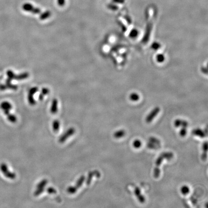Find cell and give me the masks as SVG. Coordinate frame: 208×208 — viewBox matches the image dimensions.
<instances>
[{"mask_svg":"<svg viewBox=\"0 0 208 208\" xmlns=\"http://www.w3.org/2000/svg\"><path fill=\"white\" fill-rule=\"evenodd\" d=\"M173 154L172 152H165L161 153V154L158 157L156 161L155 168L154 169L153 176L155 178H158L160 176V167L161 164L163 163L164 159H167L168 160L172 159L173 158Z\"/></svg>","mask_w":208,"mask_h":208,"instance_id":"cell-1","label":"cell"},{"mask_svg":"<svg viewBox=\"0 0 208 208\" xmlns=\"http://www.w3.org/2000/svg\"><path fill=\"white\" fill-rule=\"evenodd\" d=\"M0 170L1 171L3 175L8 179L14 180L16 178V174L13 172L10 171L7 164L5 163H2L1 164Z\"/></svg>","mask_w":208,"mask_h":208,"instance_id":"cell-2","label":"cell"},{"mask_svg":"<svg viewBox=\"0 0 208 208\" xmlns=\"http://www.w3.org/2000/svg\"><path fill=\"white\" fill-rule=\"evenodd\" d=\"M86 179V177L84 176H82L80 177V178L78 180L76 183V185L74 186H69L67 189V192L68 193L70 194H74L78 190L79 188L82 186V185L84 183Z\"/></svg>","mask_w":208,"mask_h":208,"instance_id":"cell-3","label":"cell"},{"mask_svg":"<svg viewBox=\"0 0 208 208\" xmlns=\"http://www.w3.org/2000/svg\"><path fill=\"white\" fill-rule=\"evenodd\" d=\"M75 129L74 128L71 127L63 135H62L60 137L59 139V142L60 143H63L64 142L67 140L68 138L69 137L72 136L75 133Z\"/></svg>","mask_w":208,"mask_h":208,"instance_id":"cell-4","label":"cell"},{"mask_svg":"<svg viewBox=\"0 0 208 208\" xmlns=\"http://www.w3.org/2000/svg\"><path fill=\"white\" fill-rule=\"evenodd\" d=\"M0 107L4 111L5 114L7 116L10 114V111L12 109L13 106L10 102L4 101L0 105Z\"/></svg>","mask_w":208,"mask_h":208,"instance_id":"cell-5","label":"cell"},{"mask_svg":"<svg viewBox=\"0 0 208 208\" xmlns=\"http://www.w3.org/2000/svg\"><path fill=\"white\" fill-rule=\"evenodd\" d=\"M160 111V109L159 108L157 107V108H155L154 109L152 110L151 112H150L146 118V122L149 123L153 121L154 119L157 116V115L159 113Z\"/></svg>","mask_w":208,"mask_h":208,"instance_id":"cell-6","label":"cell"},{"mask_svg":"<svg viewBox=\"0 0 208 208\" xmlns=\"http://www.w3.org/2000/svg\"><path fill=\"white\" fill-rule=\"evenodd\" d=\"M94 176H96L97 178H100L101 176V173L99 171L97 170H95V171H91V172H89L88 174V177L86 180V184L87 185H89L91 184L92 180V178Z\"/></svg>","mask_w":208,"mask_h":208,"instance_id":"cell-7","label":"cell"},{"mask_svg":"<svg viewBox=\"0 0 208 208\" xmlns=\"http://www.w3.org/2000/svg\"><path fill=\"white\" fill-rule=\"evenodd\" d=\"M134 192H135V195L136 196V198L138 199V201L139 202L142 203H143L145 202L146 199H145L144 196L141 194L140 189L139 187H136L135 188V191H134Z\"/></svg>","mask_w":208,"mask_h":208,"instance_id":"cell-8","label":"cell"},{"mask_svg":"<svg viewBox=\"0 0 208 208\" xmlns=\"http://www.w3.org/2000/svg\"><path fill=\"white\" fill-rule=\"evenodd\" d=\"M174 125L176 128H179V127H187L188 125V123L187 121L184 119H176L174 122Z\"/></svg>","mask_w":208,"mask_h":208,"instance_id":"cell-9","label":"cell"},{"mask_svg":"<svg viewBox=\"0 0 208 208\" xmlns=\"http://www.w3.org/2000/svg\"><path fill=\"white\" fill-rule=\"evenodd\" d=\"M191 133L194 136H199L200 137H201V138H204L206 136V134L200 128L195 129L194 130H192Z\"/></svg>","mask_w":208,"mask_h":208,"instance_id":"cell-10","label":"cell"},{"mask_svg":"<svg viewBox=\"0 0 208 208\" xmlns=\"http://www.w3.org/2000/svg\"><path fill=\"white\" fill-rule=\"evenodd\" d=\"M202 149H203V153H202L201 158H202V160L205 161L207 159V152L208 151V143H207V142H204L203 145H202Z\"/></svg>","mask_w":208,"mask_h":208,"instance_id":"cell-11","label":"cell"},{"mask_svg":"<svg viewBox=\"0 0 208 208\" xmlns=\"http://www.w3.org/2000/svg\"><path fill=\"white\" fill-rule=\"evenodd\" d=\"M58 101L56 99H53L52 104L51 108V112L53 114H55L57 113L58 110Z\"/></svg>","mask_w":208,"mask_h":208,"instance_id":"cell-12","label":"cell"},{"mask_svg":"<svg viewBox=\"0 0 208 208\" xmlns=\"http://www.w3.org/2000/svg\"><path fill=\"white\" fill-rule=\"evenodd\" d=\"M34 6L31 3H29V2H26L23 5L22 8V9L26 12H32L33 9L34 8Z\"/></svg>","mask_w":208,"mask_h":208,"instance_id":"cell-13","label":"cell"},{"mask_svg":"<svg viewBox=\"0 0 208 208\" xmlns=\"http://www.w3.org/2000/svg\"><path fill=\"white\" fill-rule=\"evenodd\" d=\"M126 135V132L124 130H119L116 131L114 133L113 136L115 138L119 139L124 137Z\"/></svg>","mask_w":208,"mask_h":208,"instance_id":"cell-14","label":"cell"},{"mask_svg":"<svg viewBox=\"0 0 208 208\" xmlns=\"http://www.w3.org/2000/svg\"><path fill=\"white\" fill-rule=\"evenodd\" d=\"M60 129V122L59 120H54L53 122V129L55 132H59Z\"/></svg>","mask_w":208,"mask_h":208,"instance_id":"cell-15","label":"cell"},{"mask_svg":"<svg viewBox=\"0 0 208 208\" xmlns=\"http://www.w3.org/2000/svg\"><path fill=\"white\" fill-rule=\"evenodd\" d=\"M51 15V13L50 11H46L43 12L42 14L40 16V18L41 20H45L46 19L48 18Z\"/></svg>","mask_w":208,"mask_h":208,"instance_id":"cell-16","label":"cell"},{"mask_svg":"<svg viewBox=\"0 0 208 208\" xmlns=\"http://www.w3.org/2000/svg\"><path fill=\"white\" fill-rule=\"evenodd\" d=\"M180 191L181 193L184 195H186L187 194H189L190 192V188L187 186H182L181 188L180 189Z\"/></svg>","mask_w":208,"mask_h":208,"instance_id":"cell-17","label":"cell"},{"mask_svg":"<svg viewBox=\"0 0 208 208\" xmlns=\"http://www.w3.org/2000/svg\"><path fill=\"white\" fill-rule=\"evenodd\" d=\"M48 184V180L47 179H43L42 180L37 186V188H45L47 184Z\"/></svg>","mask_w":208,"mask_h":208,"instance_id":"cell-18","label":"cell"},{"mask_svg":"<svg viewBox=\"0 0 208 208\" xmlns=\"http://www.w3.org/2000/svg\"><path fill=\"white\" fill-rule=\"evenodd\" d=\"M49 93V89H47V88H43L42 90V93L40 94V96H39V99L40 100H42L45 95H48Z\"/></svg>","mask_w":208,"mask_h":208,"instance_id":"cell-19","label":"cell"},{"mask_svg":"<svg viewBox=\"0 0 208 208\" xmlns=\"http://www.w3.org/2000/svg\"><path fill=\"white\" fill-rule=\"evenodd\" d=\"M6 117H7V119L11 122L15 123L17 122V118L15 115L10 113Z\"/></svg>","mask_w":208,"mask_h":208,"instance_id":"cell-20","label":"cell"},{"mask_svg":"<svg viewBox=\"0 0 208 208\" xmlns=\"http://www.w3.org/2000/svg\"><path fill=\"white\" fill-rule=\"evenodd\" d=\"M133 147L136 149H139L142 146V142L140 140L136 139L133 143Z\"/></svg>","mask_w":208,"mask_h":208,"instance_id":"cell-21","label":"cell"},{"mask_svg":"<svg viewBox=\"0 0 208 208\" xmlns=\"http://www.w3.org/2000/svg\"><path fill=\"white\" fill-rule=\"evenodd\" d=\"M149 141L150 142L156 144V145H159L160 144V141L159 139H157V138L154 137H150L149 139Z\"/></svg>","mask_w":208,"mask_h":208,"instance_id":"cell-22","label":"cell"},{"mask_svg":"<svg viewBox=\"0 0 208 208\" xmlns=\"http://www.w3.org/2000/svg\"><path fill=\"white\" fill-rule=\"evenodd\" d=\"M187 128L182 127V128L180 129L179 132V135L181 137H185L187 133Z\"/></svg>","mask_w":208,"mask_h":208,"instance_id":"cell-23","label":"cell"},{"mask_svg":"<svg viewBox=\"0 0 208 208\" xmlns=\"http://www.w3.org/2000/svg\"><path fill=\"white\" fill-rule=\"evenodd\" d=\"M45 191V188H37L36 190L34 193V195L35 196H37L40 195Z\"/></svg>","mask_w":208,"mask_h":208,"instance_id":"cell-24","label":"cell"},{"mask_svg":"<svg viewBox=\"0 0 208 208\" xmlns=\"http://www.w3.org/2000/svg\"><path fill=\"white\" fill-rule=\"evenodd\" d=\"M46 191L50 194H56L57 193L56 190L52 187H48Z\"/></svg>","mask_w":208,"mask_h":208,"instance_id":"cell-25","label":"cell"},{"mask_svg":"<svg viewBox=\"0 0 208 208\" xmlns=\"http://www.w3.org/2000/svg\"><path fill=\"white\" fill-rule=\"evenodd\" d=\"M147 146L149 147V149H157L158 148L156 144H153V143H151V142H149L147 143Z\"/></svg>","mask_w":208,"mask_h":208,"instance_id":"cell-26","label":"cell"},{"mask_svg":"<svg viewBox=\"0 0 208 208\" xmlns=\"http://www.w3.org/2000/svg\"><path fill=\"white\" fill-rule=\"evenodd\" d=\"M41 11L40 8H38V7H34L31 13L34 14H38L41 13Z\"/></svg>","mask_w":208,"mask_h":208,"instance_id":"cell-27","label":"cell"},{"mask_svg":"<svg viewBox=\"0 0 208 208\" xmlns=\"http://www.w3.org/2000/svg\"><path fill=\"white\" fill-rule=\"evenodd\" d=\"M57 5L60 6H63L65 5V0H57Z\"/></svg>","mask_w":208,"mask_h":208,"instance_id":"cell-28","label":"cell"}]
</instances>
